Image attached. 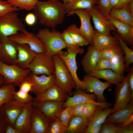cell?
<instances>
[{"label": "cell", "instance_id": "obj_1", "mask_svg": "<svg viewBox=\"0 0 133 133\" xmlns=\"http://www.w3.org/2000/svg\"><path fill=\"white\" fill-rule=\"evenodd\" d=\"M65 4L60 0L39 1L33 10L41 25L55 29L63 23L66 14Z\"/></svg>", "mask_w": 133, "mask_h": 133}, {"label": "cell", "instance_id": "obj_2", "mask_svg": "<svg viewBox=\"0 0 133 133\" xmlns=\"http://www.w3.org/2000/svg\"><path fill=\"white\" fill-rule=\"evenodd\" d=\"M60 33L55 29L51 31L45 28L39 29L36 35L43 44L45 52L53 56L66 48Z\"/></svg>", "mask_w": 133, "mask_h": 133}, {"label": "cell", "instance_id": "obj_3", "mask_svg": "<svg viewBox=\"0 0 133 133\" xmlns=\"http://www.w3.org/2000/svg\"><path fill=\"white\" fill-rule=\"evenodd\" d=\"M54 65L55 84L65 91L69 96L72 94L76 85L70 72L66 64L58 54L53 56Z\"/></svg>", "mask_w": 133, "mask_h": 133}, {"label": "cell", "instance_id": "obj_4", "mask_svg": "<svg viewBox=\"0 0 133 133\" xmlns=\"http://www.w3.org/2000/svg\"><path fill=\"white\" fill-rule=\"evenodd\" d=\"M17 12H10L0 17V38L8 37L25 29Z\"/></svg>", "mask_w": 133, "mask_h": 133}, {"label": "cell", "instance_id": "obj_5", "mask_svg": "<svg viewBox=\"0 0 133 133\" xmlns=\"http://www.w3.org/2000/svg\"><path fill=\"white\" fill-rule=\"evenodd\" d=\"M31 72L29 68L23 69L16 64H7L0 60V75L4 78L6 83H12L19 86Z\"/></svg>", "mask_w": 133, "mask_h": 133}, {"label": "cell", "instance_id": "obj_6", "mask_svg": "<svg viewBox=\"0 0 133 133\" xmlns=\"http://www.w3.org/2000/svg\"><path fill=\"white\" fill-rule=\"evenodd\" d=\"M29 69L32 73L37 75L54 74V65L53 56L46 52L37 53Z\"/></svg>", "mask_w": 133, "mask_h": 133}, {"label": "cell", "instance_id": "obj_7", "mask_svg": "<svg viewBox=\"0 0 133 133\" xmlns=\"http://www.w3.org/2000/svg\"><path fill=\"white\" fill-rule=\"evenodd\" d=\"M8 38L14 43L27 45L37 53L45 52L43 44L36 35L33 33L28 32L25 29L8 37Z\"/></svg>", "mask_w": 133, "mask_h": 133}, {"label": "cell", "instance_id": "obj_8", "mask_svg": "<svg viewBox=\"0 0 133 133\" xmlns=\"http://www.w3.org/2000/svg\"><path fill=\"white\" fill-rule=\"evenodd\" d=\"M130 74L129 70L123 80L116 85L114 92L115 102L112 113L125 106L131 101V91L129 82Z\"/></svg>", "mask_w": 133, "mask_h": 133}, {"label": "cell", "instance_id": "obj_9", "mask_svg": "<svg viewBox=\"0 0 133 133\" xmlns=\"http://www.w3.org/2000/svg\"><path fill=\"white\" fill-rule=\"evenodd\" d=\"M82 81L84 84V92L93 93L96 96L98 102H106L104 92L111 86V84L107 82L101 81L99 78L87 74L83 77Z\"/></svg>", "mask_w": 133, "mask_h": 133}, {"label": "cell", "instance_id": "obj_10", "mask_svg": "<svg viewBox=\"0 0 133 133\" xmlns=\"http://www.w3.org/2000/svg\"><path fill=\"white\" fill-rule=\"evenodd\" d=\"M85 10L91 15L95 30L100 33L110 35H112V32L116 31L113 25L99 11L96 5Z\"/></svg>", "mask_w": 133, "mask_h": 133}, {"label": "cell", "instance_id": "obj_11", "mask_svg": "<svg viewBox=\"0 0 133 133\" xmlns=\"http://www.w3.org/2000/svg\"><path fill=\"white\" fill-rule=\"evenodd\" d=\"M96 99V96L94 93H87L81 89L76 90V91L73 93L72 96H68L64 102L63 108L74 106L77 104L88 102L96 103L104 108L109 107L111 106V104L110 103L96 102L95 100Z\"/></svg>", "mask_w": 133, "mask_h": 133}, {"label": "cell", "instance_id": "obj_12", "mask_svg": "<svg viewBox=\"0 0 133 133\" xmlns=\"http://www.w3.org/2000/svg\"><path fill=\"white\" fill-rule=\"evenodd\" d=\"M77 15L80 21L79 29L81 33L89 41L90 45H93V40L95 30L91 22V16L85 10L78 9L67 15L68 16Z\"/></svg>", "mask_w": 133, "mask_h": 133}, {"label": "cell", "instance_id": "obj_13", "mask_svg": "<svg viewBox=\"0 0 133 133\" xmlns=\"http://www.w3.org/2000/svg\"><path fill=\"white\" fill-rule=\"evenodd\" d=\"M17 51L15 44L8 37L0 38V60L8 65L16 64Z\"/></svg>", "mask_w": 133, "mask_h": 133}, {"label": "cell", "instance_id": "obj_14", "mask_svg": "<svg viewBox=\"0 0 133 133\" xmlns=\"http://www.w3.org/2000/svg\"><path fill=\"white\" fill-rule=\"evenodd\" d=\"M25 104L14 99L1 106L0 110L7 123L14 127L16 121L23 110Z\"/></svg>", "mask_w": 133, "mask_h": 133}, {"label": "cell", "instance_id": "obj_15", "mask_svg": "<svg viewBox=\"0 0 133 133\" xmlns=\"http://www.w3.org/2000/svg\"><path fill=\"white\" fill-rule=\"evenodd\" d=\"M26 78L33 84L31 92L35 95L44 92L55 84L54 74L48 76L43 74L39 76L31 72Z\"/></svg>", "mask_w": 133, "mask_h": 133}, {"label": "cell", "instance_id": "obj_16", "mask_svg": "<svg viewBox=\"0 0 133 133\" xmlns=\"http://www.w3.org/2000/svg\"><path fill=\"white\" fill-rule=\"evenodd\" d=\"M76 53H68L61 51L58 54L64 62L70 72L76 84V90L81 89L84 91V84L79 78L77 74L78 67L76 57Z\"/></svg>", "mask_w": 133, "mask_h": 133}, {"label": "cell", "instance_id": "obj_17", "mask_svg": "<svg viewBox=\"0 0 133 133\" xmlns=\"http://www.w3.org/2000/svg\"><path fill=\"white\" fill-rule=\"evenodd\" d=\"M49 121V118L33 106L30 133H47Z\"/></svg>", "mask_w": 133, "mask_h": 133}, {"label": "cell", "instance_id": "obj_18", "mask_svg": "<svg viewBox=\"0 0 133 133\" xmlns=\"http://www.w3.org/2000/svg\"><path fill=\"white\" fill-rule=\"evenodd\" d=\"M116 30L121 38L129 46L133 47V27L109 15L106 17Z\"/></svg>", "mask_w": 133, "mask_h": 133}, {"label": "cell", "instance_id": "obj_19", "mask_svg": "<svg viewBox=\"0 0 133 133\" xmlns=\"http://www.w3.org/2000/svg\"><path fill=\"white\" fill-rule=\"evenodd\" d=\"M64 102L45 100L33 101L32 106L38 110L49 118L57 116L63 109Z\"/></svg>", "mask_w": 133, "mask_h": 133}, {"label": "cell", "instance_id": "obj_20", "mask_svg": "<svg viewBox=\"0 0 133 133\" xmlns=\"http://www.w3.org/2000/svg\"><path fill=\"white\" fill-rule=\"evenodd\" d=\"M68 96L66 92L55 84L44 92L36 95L33 101L49 100L65 102Z\"/></svg>", "mask_w": 133, "mask_h": 133}, {"label": "cell", "instance_id": "obj_21", "mask_svg": "<svg viewBox=\"0 0 133 133\" xmlns=\"http://www.w3.org/2000/svg\"><path fill=\"white\" fill-rule=\"evenodd\" d=\"M32 101L25 103L23 110L16 121L14 127L21 133H30Z\"/></svg>", "mask_w": 133, "mask_h": 133}, {"label": "cell", "instance_id": "obj_22", "mask_svg": "<svg viewBox=\"0 0 133 133\" xmlns=\"http://www.w3.org/2000/svg\"><path fill=\"white\" fill-rule=\"evenodd\" d=\"M17 51L16 64L24 69L29 66L37 53L26 44L15 43Z\"/></svg>", "mask_w": 133, "mask_h": 133}, {"label": "cell", "instance_id": "obj_23", "mask_svg": "<svg viewBox=\"0 0 133 133\" xmlns=\"http://www.w3.org/2000/svg\"><path fill=\"white\" fill-rule=\"evenodd\" d=\"M133 102L130 101L125 106L109 115L105 122L122 124L133 117Z\"/></svg>", "mask_w": 133, "mask_h": 133}, {"label": "cell", "instance_id": "obj_24", "mask_svg": "<svg viewBox=\"0 0 133 133\" xmlns=\"http://www.w3.org/2000/svg\"><path fill=\"white\" fill-rule=\"evenodd\" d=\"M100 57V51L90 45L81 62L82 67L86 74L94 70Z\"/></svg>", "mask_w": 133, "mask_h": 133}, {"label": "cell", "instance_id": "obj_25", "mask_svg": "<svg viewBox=\"0 0 133 133\" xmlns=\"http://www.w3.org/2000/svg\"><path fill=\"white\" fill-rule=\"evenodd\" d=\"M95 30L93 45L99 51L119 44L118 40L114 36L103 34Z\"/></svg>", "mask_w": 133, "mask_h": 133}, {"label": "cell", "instance_id": "obj_26", "mask_svg": "<svg viewBox=\"0 0 133 133\" xmlns=\"http://www.w3.org/2000/svg\"><path fill=\"white\" fill-rule=\"evenodd\" d=\"M87 75L104 79L109 83L116 85L121 82L125 77L117 74L110 69L93 70Z\"/></svg>", "mask_w": 133, "mask_h": 133}, {"label": "cell", "instance_id": "obj_27", "mask_svg": "<svg viewBox=\"0 0 133 133\" xmlns=\"http://www.w3.org/2000/svg\"><path fill=\"white\" fill-rule=\"evenodd\" d=\"M109 15L111 17L133 27V11L127 5L120 8H113Z\"/></svg>", "mask_w": 133, "mask_h": 133}, {"label": "cell", "instance_id": "obj_28", "mask_svg": "<svg viewBox=\"0 0 133 133\" xmlns=\"http://www.w3.org/2000/svg\"><path fill=\"white\" fill-rule=\"evenodd\" d=\"M88 124V118L82 116H73L67 128V132L70 133H84Z\"/></svg>", "mask_w": 133, "mask_h": 133}, {"label": "cell", "instance_id": "obj_29", "mask_svg": "<svg viewBox=\"0 0 133 133\" xmlns=\"http://www.w3.org/2000/svg\"><path fill=\"white\" fill-rule=\"evenodd\" d=\"M112 108H104L99 106L94 114L88 118V127L95 125L102 124L105 122L107 116L112 113Z\"/></svg>", "mask_w": 133, "mask_h": 133}, {"label": "cell", "instance_id": "obj_30", "mask_svg": "<svg viewBox=\"0 0 133 133\" xmlns=\"http://www.w3.org/2000/svg\"><path fill=\"white\" fill-rule=\"evenodd\" d=\"M97 3V0H74L69 3L65 4V9L68 15L78 9H89L96 5Z\"/></svg>", "mask_w": 133, "mask_h": 133}, {"label": "cell", "instance_id": "obj_31", "mask_svg": "<svg viewBox=\"0 0 133 133\" xmlns=\"http://www.w3.org/2000/svg\"><path fill=\"white\" fill-rule=\"evenodd\" d=\"M113 31L114 36L118 40L119 45L125 55V71H128L130 69V65L133 63V50L131 49L126 43L120 37L117 33Z\"/></svg>", "mask_w": 133, "mask_h": 133}, {"label": "cell", "instance_id": "obj_32", "mask_svg": "<svg viewBox=\"0 0 133 133\" xmlns=\"http://www.w3.org/2000/svg\"><path fill=\"white\" fill-rule=\"evenodd\" d=\"M66 29L76 45L80 47L90 45L89 41L81 33L79 28L76 24H71Z\"/></svg>", "mask_w": 133, "mask_h": 133}, {"label": "cell", "instance_id": "obj_33", "mask_svg": "<svg viewBox=\"0 0 133 133\" xmlns=\"http://www.w3.org/2000/svg\"><path fill=\"white\" fill-rule=\"evenodd\" d=\"M15 85L11 83H5L0 87V107L3 104L14 99L13 95L16 91Z\"/></svg>", "mask_w": 133, "mask_h": 133}, {"label": "cell", "instance_id": "obj_34", "mask_svg": "<svg viewBox=\"0 0 133 133\" xmlns=\"http://www.w3.org/2000/svg\"><path fill=\"white\" fill-rule=\"evenodd\" d=\"M60 36L65 44L68 53L76 52L80 54L83 53L84 49L75 45L66 29L60 33Z\"/></svg>", "mask_w": 133, "mask_h": 133}, {"label": "cell", "instance_id": "obj_35", "mask_svg": "<svg viewBox=\"0 0 133 133\" xmlns=\"http://www.w3.org/2000/svg\"><path fill=\"white\" fill-rule=\"evenodd\" d=\"M123 54H117L110 60V69L119 75H123L125 71Z\"/></svg>", "mask_w": 133, "mask_h": 133}, {"label": "cell", "instance_id": "obj_36", "mask_svg": "<svg viewBox=\"0 0 133 133\" xmlns=\"http://www.w3.org/2000/svg\"><path fill=\"white\" fill-rule=\"evenodd\" d=\"M12 6L19 10L30 11L34 8L39 0H7Z\"/></svg>", "mask_w": 133, "mask_h": 133}, {"label": "cell", "instance_id": "obj_37", "mask_svg": "<svg viewBox=\"0 0 133 133\" xmlns=\"http://www.w3.org/2000/svg\"><path fill=\"white\" fill-rule=\"evenodd\" d=\"M47 133H65L67 129L56 116L50 118Z\"/></svg>", "mask_w": 133, "mask_h": 133}, {"label": "cell", "instance_id": "obj_38", "mask_svg": "<svg viewBox=\"0 0 133 133\" xmlns=\"http://www.w3.org/2000/svg\"><path fill=\"white\" fill-rule=\"evenodd\" d=\"M100 57L110 60L115 56L123 54L119 44L100 51Z\"/></svg>", "mask_w": 133, "mask_h": 133}, {"label": "cell", "instance_id": "obj_39", "mask_svg": "<svg viewBox=\"0 0 133 133\" xmlns=\"http://www.w3.org/2000/svg\"><path fill=\"white\" fill-rule=\"evenodd\" d=\"M73 107L68 106L63 108L60 113L56 116L67 129L71 119L73 116Z\"/></svg>", "mask_w": 133, "mask_h": 133}, {"label": "cell", "instance_id": "obj_40", "mask_svg": "<svg viewBox=\"0 0 133 133\" xmlns=\"http://www.w3.org/2000/svg\"><path fill=\"white\" fill-rule=\"evenodd\" d=\"M99 106H100L91 102L85 103L82 108V116L86 118H89L94 114Z\"/></svg>", "mask_w": 133, "mask_h": 133}, {"label": "cell", "instance_id": "obj_41", "mask_svg": "<svg viewBox=\"0 0 133 133\" xmlns=\"http://www.w3.org/2000/svg\"><path fill=\"white\" fill-rule=\"evenodd\" d=\"M14 98L19 102L25 104L33 100L34 98L29 93H26L19 90L16 91L13 95Z\"/></svg>", "mask_w": 133, "mask_h": 133}, {"label": "cell", "instance_id": "obj_42", "mask_svg": "<svg viewBox=\"0 0 133 133\" xmlns=\"http://www.w3.org/2000/svg\"><path fill=\"white\" fill-rule=\"evenodd\" d=\"M97 6L99 11L105 17L109 15L112 9L109 0H97Z\"/></svg>", "mask_w": 133, "mask_h": 133}, {"label": "cell", "instance_id": "obj_43", "mask_svg": "<svg viewBox=\"0 0 133 133\" xmlns=\"http://www.w3.org/2000/svg\"><path fill=\"white\" fill-rule=\"evenodd\" d=\"M19 9L11 5L6 1L0 0V17L13 11H17Z\"/></svg>", "mask_w": 133, "mask_h": 133}, {"label": "cell", "instance_id": "obj_44", "mask_svg": "<svg viewBox=\"0 0 133 133\" xmlns=\"http://www.w3.org/2000/svg\"><path fill=\"white\" fill-rule=\"evenodd\" d=\"M107 69H110V60L100 57L94 70H100Z\"/></svg>", "mask_w": 133, "mask_h": 133}, {"label": "cell", "instance_id": "obj_45", "mask_svg": "<svg viewBox=\"0 0 133 133\" xmlns=\"http://www.w3.org/2000/svg\"><path fill=\"white\" fill-rule=\"evenodd\" d=\"M117 127L112 123L104 122L102 124L101 133H117Z\"/></svg>", "mask_w": 133, "mask_h": 133}, {"label": "cell", "instance_id": "obj_46", "mask_svg": "<svg viewBox=\"0 0 133 133\" xmlns=\"http://www.w3.org/2000/svg\"><path fill=\"white\" fill-rule=\"evenodd\" d=\"M117 133H133V125L132 123L118 125Z\"/></svg>", "mask_w": 133, "mask_h": 133}, {"label": "cell", "instance_id": "obj_47", "mask_svg": "<svg viewBox=\"0 0 133 133\" xmlns=\"http://www.w3.org/2000/svg\"><path fill=\"white\" fill-rule=\"evenodd\" d=\"M33 84L26 78L23 81L19 86V90L27 93L31 92Z\"/></svg>", "mask_w": 133, "mask_h": 133}, {"label": "cell", "instance_id": "obj_48", "mask_svg": "<svg viewBox=\"0 0 133 133\" xmlns=\"http://www.w3.org/2000/svg\"><path fill=\"white\" fill-rule=\"evenodd\" d=\"M37 18L33 13H30L26 16L24 20L26 23L29 26H32L35 23Z\"/></svg>", "mask_w": 133, "mask_h": 133}, {"label": "cell", "instance_id": "obj_49", "mask_svg": "<svg viewBox=\"0 0 133 133\" xmlns=\"http://www.w3.org/2000/svg\"><path fill=\"white\" fill-rule=\"evenodd\" d=\"M102 124H97L88 126L85 131V133H101Z\"/></svg>", "mask_w": 133, "mask_h": 133}, {"label": "cell", "instance_id": "obj_50", "mask_svg": "<svg viewBox=\"0 0 133 133\" xmlns=\"http://www.w3.org/2000/svg\"><path fill=\"white\" fill-rule=\"evenodd\" d=\"M130 74L129 78V82L130 87L131 91V101L133 102V66H131L130 67L129 70Z\"/></svg>", "mask_w": 133, "mask_h": 133}, {"label": "cell", "instance_id": "obj_51", "mask_svg": "<svg viewBox=\"0 0 133 133\" xmlns=\"http://www.w3.org/2000/svg\"><path fill=\"white\" fill-rule=\"evenodd\" d=\"M7 123L0 108V133H5Z\"/></svg>", "mask_w": 133, "mask_h": 133}, {"label": "cell", "instance_id": "obj_52", "mask_svg": "<svg viewBox=\"0 0 133 133\" xmlns=\"http://www.w3.org/2000/svg\"><path fill=\"white\" fill-rule=\"evenodd\" d=\"M5 133H21L10 124L7 123L5 129Z\"/></svg>", "mask_w": 133, "mask_h": 133}, {"label": "cell", "instance_id": "obj_53", "mask_svg": "<svg viewBox=\"0 0 133 133\" xmlns=\"http://www.w3.org/2000/svg\"><path fill=\"white\" fill-rule=\"evenodd\" d=\"M132 0H119L118 4L113 8H120L126 5Z\"/></svg>", "mask_w": 133, "mask_h": 133}, {"label": "cell", "instance_id": "obj_54", "mask_svg": "<svg viewBox=\"0 0 133 133\" xmlns=\"http://www.w3.org/2000/svg\"><path fill=\"white\" fill-rule=\"evenodd\" d=\"M85 103L77 104L74 106L73 110V116H75L79 111L82 109V107Z\"/></svg>", "mask_w": 133, "mask_h": 133}, {"label": "cell", "instance_id": "obj_55", "mask_svg": "<svg viewBox=\"0 0 133 133\" xmlns=\"http://www.w3.org/2000/svg\"><path fill=\"white\" fill-rule=\"evenodd\" d=\"M111 6L113 8L119 3V0H109Z\"/></svg>", "mask_w": 133, "mask_h": 133}, {"label": "cell", "instance_id": "obj_56", "mask_svg": "<svg viewBox=\"0 0 133 133\" xmlns=\"http://www.w3.org/2000/svg\"><path fill=\"white\" fill-rule=\"evenodd\" d=\"M5 83V81L4 78L0 75V87Z\"/></svg>", "mask_w": 133, "mask_h": 133}, {"label": "cell", "instance_id": "obj_57", "mask_svg": "<svg viewBox=\"0 0 133 133\" xmlns=\"http://www.w3.org/2000/svg\"><path fill=\"white\" fill-rule=\"evenodd\" d=\"M63 2L65 4H66L72 2L74 0H62Z\"/></svg>", "mask_w": 133, "mask_h": 133}]
</instances>
